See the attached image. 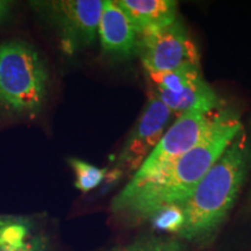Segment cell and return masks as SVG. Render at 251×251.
I'll list each match as a JSON object with an SVG mask.
<instances>
[{"instance_id": "obj_6", "label": "cell", "mask_w": 251, "mask_h": 251, "mask_svg": "<svg viewBox=\"0 0 251 251\" xmlns=\"http://www.w3.org/2000/svg\"><path fill=\"white\" fill-rule=\"evenodd\" d=\"M146 72H169L184 67L200 68L199 50L179 18L169 26L144 31L139 52Z\"/></svg>"}, {"instance_id": "obj_5", "label": "cell", "mask_w": 251, "mask_h": 251, "mask_svg": "<svg viewBox=\"0 0 251 251\" xmlns=\"http://www.w3.org/2000/svg\"><path fill=\"white\" fill-rule=\"evenodd\" d=\"M151 96L172 112L183 114L187 111L212 113L220 108L218 96L203 79L200 68L184 67L169 72H146Z\"/></svg>"}, {"instance_id": "obj_2", "label": "cell", "mask_w": 251, "mask_h": 251, "mask_svg": "<svg viewBox=\"0 0 251 251\" xmlns=\"http://www.w3.org/2000/svg\"><path fill=\"white\" fill-rule=\"evenodd\" d=\"M251 171V130L231 141L191 196L179 203L184 225L178 233L192 242H207L227 218Z\"/></svg>"}, {"instance_id": "obj_12", "label": "cell", "mask_w": 251, "mask_h": 251, "mask_svg": "<svg viewBox=\"0 0 251 251\" xmlns=\"http://www.w3.org/2000/svg\"><path fill=\"white\" fill-rule=\"evenodd\" d=\"M68 163L75 174V186L83 193H89L98 187L108 172L107 169L98 168L79 158H69Z\"/></svg>"}, {"instance_id": "obj_1", "label": "cell", "mask_w": 251, "mask_h": 251, "mask_svg": "<svg viewBox=\"0 0 251 251\" xmlns=\"http://www.w3.org/2000/svg\"><path fill=\"white\" fill-rule=\"evenodd\" d=\"M243 127L235 108L216 109L205 134L192 149L155 177L126 185L113 199L112 212L131 222L146 221L165 207L185 201Z\"/></svg>"}, {"instance_id": "obj_13", "label": "cell", "mask_w": 251, "mask_h": 251, "mask_svg": "<svg viewBox=\"0 0 251 251\" xmlns=\"http://www.w3.org/2000/svg\"><path fill=\"white\" fill-rule=\"evenodd\" d=\"M152 224L157 229L169 233H179L184 225V215L180 207L178 205H172L161 209L152 216Z\"/></svg>"}, {"instance_id": "obj_3", "label": "cell", "mask_w": 251, "mask_h": 251, "mask_svg": "<svg viewBox=\"0 0 251 251\" xmlns=\"http://www.w3.org/2000/svg\"><path fill=\"white\" fill-rule=\"evenodd\" d=\"M49 69L28 41L0 42V119L33 121L45 109L49 93Z\"/></svg>"}, {"instance_id": "obj_15", "label": "cell", "mask_w": 251, "mask_h": 251, "mask_svg": "<svg viewBox=\"0 0 251 251\" xmlns=\"http://www.w3.org/2000/svg\"><path fill=\"white\" fill-rule=\"evenodd\" d=\"M18 2L12 0H0V27L7 25L13 18Z\"/></svg>"}, {"instance_id": "obj_11", "label": "cell", "mask_w": 251, "mask_h": 251, "mask_svg": "<svg viewBox=\"0 0 251 251\" xmlns=\"http://www.w3.org/2000/svg\"><path fill=\"white\" fill-rule=\"evenodd\" d=\"M117 4L140 35L169 26L178 19V2L175 0H117Z\"/></svg>"}, {"instance_id": "obj_16", "label": "cell", "mask_w": 251, "mask_h": 251, "mask_svg": "<svg viewBox=\"0 0 251 251\" xmlns=\"http://www.w3.org/2000/svg\"><path fill=\"white\" fill-rule=\"evenodd\" d=\"M247 209L248 212L251 214V190H250V193H249V197H248V203H247Z\"/></svg>"}, {"instance_id": "obj_9", "label": "cell", "mask_w": 251, "mask_h": 251, "mask_svg": "<svg viewBox=\"0 0 251 251\" xmlns=\"http://www.w3.org/2000/svg\"><path fill=\"white\" fill-rule=\"evenodd\" d=\"M98 37L102 54L114 61L128 59L139 52L140 33L117 0H103Z\"/></svg>"}, {"instance_id": "obj_14", "label": "cell", "mask_w": 251, "mask_h": 251, "mask_svg": "<svg viewBox=\"0 0 251 251\" xmlns=\"http://www.w3.org/2000/svg\"><path fill=\"white\" fill-rule=\"evenodd\" d=\"M113 251H184L180 243L175 240H166L159 237H144L128 244L124 248H118Z\"/></svg>"}, {"instance_id": "obj_10", "label": "cell", "mask_w": 251, "mask_h": 251, "mask_svg": "<svg viewBox=\"0 0 251 251\" xmlns=\"http://www.w3.org/2000/svg\"><path fill=\"white\" fill-rule=\"evenodd\" d=\"M0 251H50L49 237L31 216L0 214Z\"/></svg>"}, {"instance_id": "obj_8", "label": "cell", "mask_w": 251, "mask_h": 251, "mask_svg": "<svg viewBox=\"0 0 251 251\" xmlns=\"http://www.w3.org/2000/svg\"><path fill=\"white\" fill-rule=\"evenodd\" d=\"M171 117L170 109L150 94L140 118L118 153L113 169L107 172L111 180L131 172L136 174L147 157L161 141L168 129Z\"/></svg>"}, {"instance_id": "obj_4", "label": "cell", "mask_w": 251, "mask_h": 251, "mask_svg": "<svg viewBox=\"0 0 251 251\" xmlns=\"http://www.w3.org/2000/svg\"><path fill=\"white\" fill-rule=\"evenodd\" d=\"M29 5L54 31L65 55H77L96 42L103 0H37Z\"/></svg>"}, {"instance_id": "obj_7", "label": "cell", "mask_w": 251, "mask_h": 251, "mask_svg": "<svg viewBox=\"0 0 251 251\" xmlns=\"http://www.w3.org/2000/svg\"><path fill=\"white\" fill-rule=\"evenodd\" d=\"M214 112L205 113L193 109L178 115L128 184L136 185L155 177L192 149L205 134Z\"/></svg>"}]
</instances>
